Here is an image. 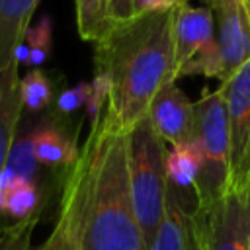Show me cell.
<instances>
[{
    "label": "cell",
    "mask_w": 250,
    "mask_h": 250,
    "mask_svg": "<svg viewBox=\"0 0 250 250\" xmlns=\"http://www.w3.org/2000/svg\"><path fill=\"white\" fill-rule=\"evenodd\" d=\"M174 10L137 14L94 43V68L109 80L104 113L123 133L146 117L164 86L176 84Z\"/></svg>",
    "instance_id": "cell-1"
},
{
    "label": "cell",
    "mask_w": 250,
    "mask_h": 250,
    "mask_svg": "<svg viewBox=\"0 0 250 250\" xmlns=\"http://www.w3.org/2000/svg\"><path fill=\"white\" fill-rule=\"evenodd\" d=\"M66 174L78 191L80 250H146L131 195L129 139L105 113Z\"/></svg>",
    "instance_id": "cell-2"
},
{
    "label": "cell",
    "mask_w": 250,
    "mask_h": 250,
    "mask_svg": "<svg viewBox=\"0 0 250 250\" xmlns=\"http://www.w3.org/2000/svg\"><path fill=\"white\" fill-rule=\"evenodd\" d=\"M129 180L135 215L146 250L152 244L166 207V143L154 131L148 117H143L129 133Z\"/></svg>",
    "instance_id": "cell-3"
},
{
    "label": "cell",
    "mask_w": 250,
    "mask_h": 250,
    "mask_svg": "<svg viewBox=\"0 0 250 250\" xmlns=\"http://www.w3.org/2000/svg\"><path fill=\"white\" fill-rule=\"evenodd\" d=\"M195 105V141L201 150V172L195 184V207L205 209L229 189L230 135L229 115L221 88L203 92Z\"/></svg>",
    "instance_id": "cell-4"
},
{
    "label": "cell",
    "mask_w": 250,
    "mask_h": 250,
    "mask_svg": "<svg viewBox=\"0 0 250 250\" xmlns=\"http://www.w3.org/2000/svg\"><path fill=\"white\" fill-rule=\"evenodd\" d=\"M205 250H250V186L230 188L213 205L191 211Z\"/></svg>",
    "instance_id": "cell-5"
},
{
    "label": "cell",
    "mask_w": 250,
    "mask_h": 250,
    "mask_svg": "<svg viewBox=\"0 0 250 250\" xmlns=\"http://www.w3.org/2000/svg\"><path fill=\"white\" fill-rule=\"evenodd\" d=\"M221 92L229 115L230 135V188L250 186V59L225 82Z\"/></svg>",
    "instance_id": "cell-6"
},
{
    "label": "cell",
    "mask_w": 250,
    "mask_h": 250,
    "mask_svg": "<svg viewBox=\"0 0 250 250\" xmlns=\"http://www.w3.org/2000/svg\"><path fill=\"white\" fill-rule=\"evenodd\" d=\"M213 14L223 59V82L250 59V14L244 0H203Z\"/></svg>",
    "instance_id": "cell-7"
},
{
    "label": "cell",
    "mask_w": 250,
    "mask_h": 250,
    "mask_svg": "<svg viewBox=\"0 0 250 250\" xmlns=\"http://www.w3.org/2000/svg\"><path fill=\"white\" fill-rule=\"evenodd\" d=\"M146 117L170 146L195 139V105L176 84L164 86L150 102Z\"/></svg>",
    "instance_id": "cell-8"
},
{
    "label": "cell",
    "mask_w": 250,
    "mask_h": 250,
    "mask_svg": "<svg viewBox=\"0 0 250 250\" xmlns=\"http://www.w3.org/2000/svg\"><path fill=\"white\" fill-rule=\"evenodd\" d=\"M215 21L207 6L178 4L174 10V55L178 70L207 43L215 41Z\"/></svg>",
    "instance_id": "cell-9"
},
{
    "label": "cell",
    "mask_w": 250,
    "mask_h": 250,
    "mask_svg": "<svg viewBox=\"0 0 250 250\" xmlns=\"http://www.w3.org/2000/svg\"><path fill=\"white\" fill-rule=\"evenodd\" d=\"M31 141L39 164L49 168H62L64 172L74 164L80 152L76 146V135H70L55 119L35 127L31 131Z\"/></svg>",
    "instance_id": "cell-10"
},
{
    "label": "cell",
    "mask_w": 250,
    "mask_h": 250,
    "mask_svg": "<svg viewBox=\"0 0 250 250\" xmlns=\"http://www.w3.org/2000/svg\"><path fill=\"white\" fill-rule=\"evenodd\" d=\"M20 64H12L10 68L0 72V174L6 168L10 148L16 141L18 125L21 119V98H20ZM2 234V227H0Z\"/></svg>",
    "instance_id": "cell-11"
},
{
    "label": "cell",
    "mask_w": 250,
    "mask_h": 250,
    "mask_svg": "<svg viewBox=\"0 0 250 250\" xmlns=\"http://www.w3.org/2000/svg\"><path fill=\"white\" fill-rule=\"evenodd\" d=\"M39 2L41 0H0V72L18 64L14 53L23 41Z\"/></svg>",
    "instance_id": "cell-12"
},
{
    "label": "cell",
    "mask_w": 250,
    "mask_h": 250,
    "mask_svg": "<svg viewBox=\"0 0 250 250\" xmlns=\"http://www.w3.org/2000/svg\"><path fill=\"white\" fill-rule=\"evenodd\" d=\"M39 250H80V205L78 191L68 174H64L61 205L57 223L47 236V240L39 246Z\"/></svg>",
    "instance_id": "cell-13"
},
{
    "label": "cell",
    "mask_w": 250,
    "mask_h": 250,
    "mask_svg": "<svg viewBox=\"0 0 250 250\" xmlns=\"http://www.w3.org/2000/svg\"><path fill=\"white\" fill-rule=\"evenodd\" d=\"M148 250H189V213L184 211L178 193L170 186L164 217Z\"/></svg>",
    "instance_id": "cell-14"
},
{
    "label": "cell",
    "mask_w": 250,
    "mask_h": 250,
    "mask_svg": "<svg viewBox=\"0 0 250 250\" xmlns=\"http://www.w3.org/2000/svg\"><path fill=\"white\" fill-rule=\"evenodd\" d=\"M201 172V150L197 141L170 146L166 150V178L168 186L178 189H195Z\"/></svg>",
    "instance_id": "cell-15"
},
{
    "label": "cell",
    "mask_w": 250,
    "mask_h": 250,
    "mask_svg": "<svg viewBox=\"0 0 250 250\" xmlns=\"http://www.w3.org/2000/svg\"><path fill=\"white\" fill-rule=\"evenodd\" d=\"M80 39L98 43L113 25L109 0H74Z\"/></svg>",
    "instance_id": "cell-16"
},
{
    "label": "cell",
    "mask_w": 250,
    "mask_h": 250,
    "mask_svg": "<svg viewBox=\"0 0 250 250\" xmlns=\"http://www.w3.org/2000/svg\"><path fill=\"white\" fill-rule=\"evenodd\" d=\"M20 98L23 109L39 113L53 102V82L49 74L41 68H31L20 76Z\"/></svg>",
    "instance_id": "cell-17"
},
{
    "label": "cell",
    "mask_w": 250,
    "mask_h": 250,
    "mask_svg": "<svg viewBox=\"0 0 250 250\" xmlns=\"http://www.w3.org/2000/svg\"><path fill=\"white\" fill-rule=\"evenodd\" d=\"M37 168L39 162L35 158L33 152V141H31V133L25 137H16L10 154H8V162H6V170L16 176L18 180H25V182H35L37 178Z\"/></svg>",
    "instance_id": "cell-18"
},
{
    "label": "cell",
    "mask_w": 250,
    "mask_h": 250,
    "mask_svg": "<svg viewBox=\"0 0 250 250\" xmlns=\"http://www.w3.org/2000/svg\"><path fill=\"white\" fill-rule=\"evenodd\" d=\"M207 76V78H219L223 82V59H221V49L217 39L201 47L180 70L178 78L182 76Z\"/></svg>",
    "instance_id": "cell-19"
},
{
    "label": "cell",
    "mask_w": 250,
    "mask_h": 250,
    "mask_svg": "<svg viewBox=\"0 0 250 250\" xmlns=\"http://www.w3.org/2000/svg\"><path fill=\"white\" fill-rule=\"evenodd\" d=\"M23 41L29 47V64L41 68V64L49 59L53 47V20L43 16L35 25H29Z\"/></svg>",
    "instance_id": "cell-20"
},
{
    "label": "cell",
    "mask_w": 250,
    "mask_h": 250,
    "mask_svg": "<svg viewBox=\"0 0 250 250\" xmlns=\"http://www.w3.org/2000/svg\"><path fill=\"white\" fill-rule=\"evenodd\" d=\"M107 100H109V80H107L105 74L94 72V78H92L90 88H88V98H86V104H84L90 127H94L102 119V115L105 111V105H107Z\"/></svg>",
    "instance_id": "cell-21"
},
{
    "label": "cell",
    "mask_w": 250,
    "mask_h": 250,
    "mask_svg": "<svg viewBox=\"0 0 250 250\" xmlns=\"http://www.w3.org/2000/svg\"><path fill=\"white\" fill-rule=\"evenodd\" d=\"M88 88H90V82H78L76 86L64 88L55 102L57 115H72L76 109L84 107L88 98Z\"/></svg>",
    "instance_id": "cell-22"
},
{
    "label": "cell",
    "mask_w": 250,
    "mask_h": 250,
    "mask_svg": "<svg viewBox=\"0 0 250 250\" xmlns=\"http://www.w3.org/2000/svg\"><path fill=\"white\" fill-rule=\"evenodd\" d=\"M176 6H178L176 0H133L135 16H137V14H145V12L172 10V8H176Z\"/></svg>",
    "instance_id": "cell-23"
},
{
    "label": "cell",
    "mask_w": 250,
    "mask_h": 250,
    "mask_svg": "<svg viewBox=\"0 0 250 250\" xmlns=\"http://www.w3.org/2000/svg\"><path fill=\"white\" fill-rule=\"evenodd\" d=\"M109 8H111V20H113V23L127 21V20H131L135 16L133 0H109Z\"/></svg>",
    "instance_id": "cell-24"
},
{
    "label": "cell",
    "mask_w": 250,
    "mask_h": 250,
    "mask_svg": "<svg viewBox=\"0 0 250 250\" xmlns=\"http://www.w3.org/2000/svg\"><path fill=\"white\" fill-rule=\"evenodd\" d=\"M189 250H205V242L201 236V230L195 223V219L189 213Z\"/></svg>",
    "instance_id": "cell-25"
},
{
    "label": "cell",
    "mask_w": 250,
    "mask_h": 250,
    "mask_svg": "<svg viewBox=\"0 0 250 250\" xmlns=\"http://www.w3.org/2000/svg\"><path fill=\"white\" fill-rule=\"evenodd\" d=\"M14 61L18 62V64H29V47H27V43L25 41H21L20 45H18V49H16V53H14Z\"/></svg>",
    "instance_id": "cell-26"
},
{
    "label": "cell",
    "mask_w": 250,
    "mask_h": 250,
    "mask_svg": "<svg viewBox=\"0 0 250 250\" xmlns=\"http://www.w3.org/2000/svg\"><path fill=\"white\" fill-rule=\"evenodd\" d=\"M244 4H246V10H248V14H250V0H244Z\"/></svg>",
    "instance_id": "cell-27"
},
{
    "label": "cell",
    "mask_w": 250,
    "mask_h": 250,
    "mask_svg": "<svg viewBox=\"0 0 250 250\" xmlns=\"http://www.w3.org/2000/svg\"><path fill=\"white\" fill-rule=\"evenodd\" d=\"M178 4H189V0H176Z\"/></svg>",
    "instance_id": "cell-28"
}]
</instances>
